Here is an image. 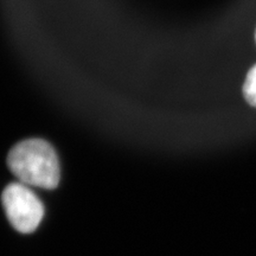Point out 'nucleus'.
<instances>
[{
  "label": "nucleus",
  "mask_w": 256,
  "mask_h": 256,
  "mask_svg": "<svg viewBox=\"0 0 256 256\" xmlns=\"http://www.w3.org/2000/svg\"><path fill=\"white\" fill-rule=\"evenodd\" d=\"M8 165L25 185L55 188L60 180L58 158L54 147L42 139H28L11 150Z\"/></svg>",
  "instance_id": "obj_1"
},
{
  "label": "nucleus",
  "mask_w": 256,
  "mask_h": 256,
  "mask_svg": "<svg viewBox=\"0 0 256 256\" xmlns=\"http://www.w3.org/2000/svg\"><path fill=\"white\" fill-rule=\"evenodd\" d=\"M2 206L8 218L18 232H34L44 215V206L25 184H10L2 192Z\"/></svg>",
  "instance_id": "obj_2"
},
{
  "label": "nucleus",
  "mask_w": 256,
  "mask_h": 256,
  "mask_svg": "<svg viewBox=\"0 0 256 256\" xmlns=\"http://www.w3.org/2000/svg\"><path fill=\"white\" fill-rule=\"evenodd\" d=\"M243 95L249 102V104L256 107V66L249 70L247 78H246L244 86H243Z\"/></svg>",
  "instance_id": "obj_3"
}]
</instances>
